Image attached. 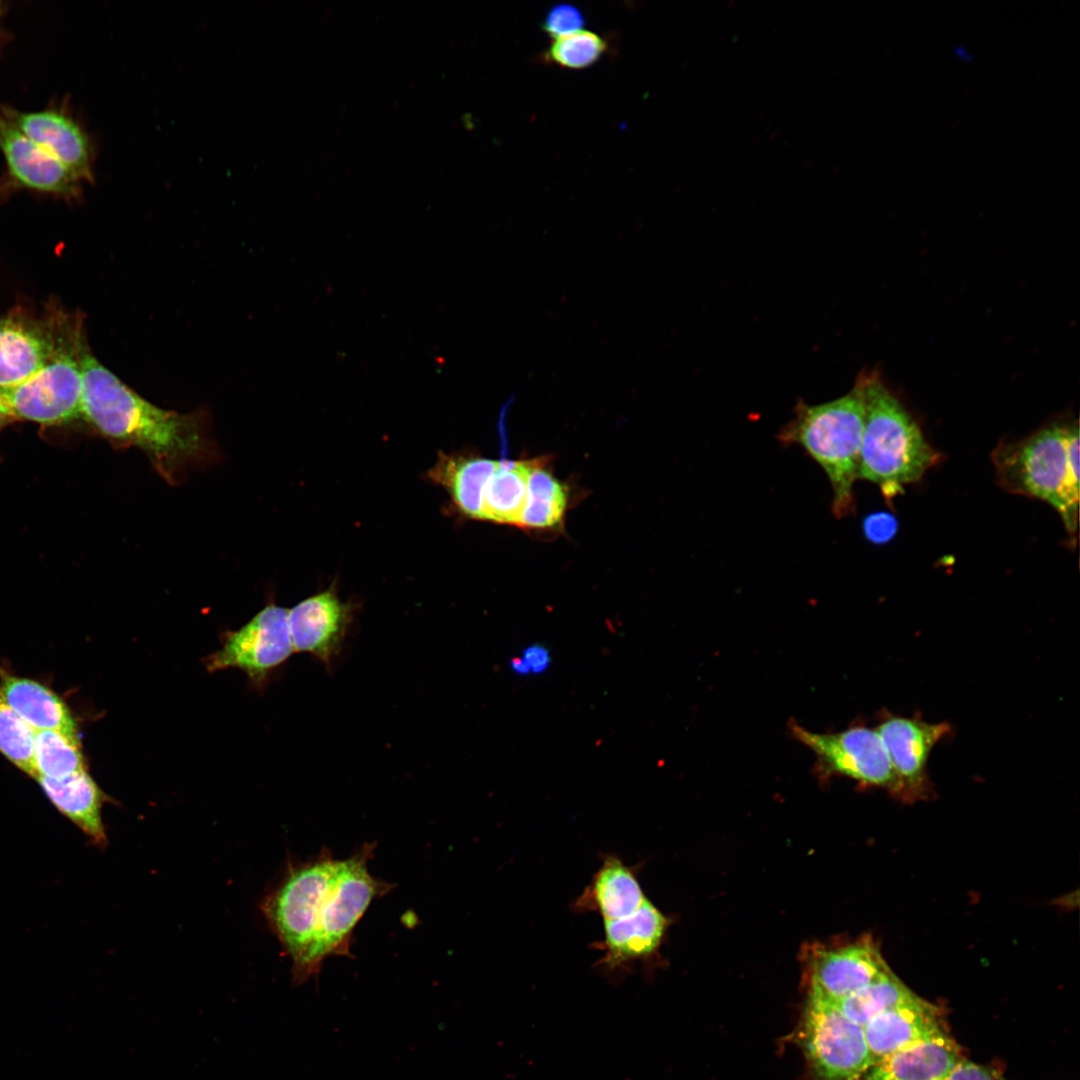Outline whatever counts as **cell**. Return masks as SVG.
Masks as SVG:
<instances>
[{
	"instance_id": "obj_1",
	"label": "cell",
	"mask_w": 1080,
	"mask_h": 1080,
	"mask_svg": "<svg viewBox=\"0 0 1080 1080\" xmlns=\"http://www.w3.org/2000/svg\"><path fill=\"white\" fill-rule=\"evenodd\" d=\"M81 419L107 438L142 449L165 472L198 456L203 434L198 418L160 408L127 386L91 353L81 352Z\"/></svg>"
},
{
	"instance_id": "obj_2",
	"label": "cell",
	"mask_w": 1080,
	"mask_h": 1080,
	"mask_svg": "<svg viewBox=\"0 0 1080 1080\" xmlns=\"http://www.w3.org/2000/svg\"><path fill=\"white\" fill-rule=\"evenodd\" d=\"M863 389L864 427L859 479L876 484L883 497L903 494L936 465L940 454L875 372L859 375Z\"/></svg>"
},
{
	"instance_id": "obj_3",
	"label": "cell",
	"mask_w": 1080,
	"mask_h": 1080,
	"mask_svg": "<svg viewBox=\"0 0 1080 1080\" xmlns=\"http://www.w3.org/2000/svg\"><path fill=\"white\" fill-rule=\"evenodd\" d=\"M863 427V389L857 377L853 388L833 401L810 405L799 400L793 419L778 434L783 445L801 446L826 473L838 519L855 511Z\"/></svg>"
},
{
	"instance_id": "obj_4",
	"label": "cell",
	"mask_w": 1080,
	"mask_h": 1080,
	"mask_svg": "<svg viewBox=\"0 0 1080 1080\" xmlns=\"http://www.w3.org/2000/svg\"><path fill=\"white\" fill-rule=\"evenodd\" d=\"M337 863L328 848L305 862L291 863L279 886L261 904L271 930L292 961L296 984L318 974L313 957L321 909Z\"/></svg>"
},
{
	"instance_id": "obj_5",
	"label": "cell",
	"mask_w": 1080,
	"mask_h": 1080,
	"mask_svg": "<svg viewBox=\"0 0 1080 1080\" xmlns=\"http://www.w3.org/2000/svg\"><path fill=\"white\" fill-rule=\"evenodd\" d=\"M54 342L49 358L27 381L0 391L15 418L45 425L81 418V352L86 341L82 320L51 310Z\"/></svg>"
},
{
	"instance_id": "obj_6",
	"label": "cell",
	"mask_w": 1080,
	"mask_h": 1080,
	"mask_svg": "<svg viewBox=\"0 0 1080 1080\" xmlns=\"http://www.w3.org/2000/svg\"><path fill=\"white\" fill-rule=\"evenodd\" d=\"M1069 427L1053 423L1023 440L1001 441L992 452V461L1002 488L1053 506L1072 538L1078 526L1079 497L1068 481Z\"/></svg>"
},
{
	"instance_id": "obj_7",
	"label": "cell",
	"mask_w": 1080,
	"mask_h": 1080,
	"mask_svg": "<svg viewBox=\"0 0 1080 1080\" xmlns=\"http://www.w3.org/2000/svg\"><path fill=\"white\" fill-rule=\"evenodd\" d=\"M375 842L365 843L346 859H338L336 872L323 901L314 967L319 973L330 956L352 957L353 931L370 904L386 895L394 885L374 877L368 869Z\"/></svg>"
},
{
	"instance_id": "obj_8",
	"label": "cell",
	"mask_w": 1080,
	"mask_h": 1080,
	"mask_svg": "<svg viewBox=\"0 0 1080 1080\" xmlns=\"http://www.w3.org/2000/svg\"><path fill=\"white\" fill-rule=\"evenodd\" d=\"M810 1080H858L874 1062L863 1027L808 996L796 1030Z\"/></svg>"
},
{
	"instance_id": "obj_9",
	"label": "cell",
	"mask_w": 1080,
	"mask_h": 1080,
	"mask_svg": "<svg viewBox=\"0 0 1080 1080\" xmlns=\"http://www.w3.org/2000/svg\"><path fill=\"white\" fill-rule=\"evenodd\" d=\"M792 732L816 755L823 770L885 788L900 798L898 779L876 729L854 726L836 733H818L793 725Z\"/></svg>"
},
{
	"instance_id": "obj_10",
	"label": "cell",
	"mask_w": 1080,
	"mask_h": 1080,
	"mask_svg": "<svg viewBox=\"0 0 1080 1080\" xmlns=\"http://www.w3.org/2000/svg\"><path fill=\"white\" fill-rule=\"evenodd\" d=\"M288 612L269 604L240 629L226 633L221 649L205 661L208 671L235 667L263 683L294 652Z\"/></svg>"
},
{
	"instance_id": "obj_11",
	"label": "cell",
	"mask_w": 1080,
	"mask_h": 1080,
	"mask_svg": "<svg viewBox=\"0 0 1080 1080\" xmlns=\"http://www.w3.org/2000/svg\"><path fill=\"white\" fill-rule=\"evenodd\" d=\"M900 786V799L927 798L931 784L927 764L933 748L951 732L947 722L887 715L875 728Z\"/></svg>"
},
{
	"instance_id": "obj_12",
	"label": "cell",
	"mask_w": 1080,
	"mask_h": 1080,
	"mask_svg": "<svg viewBox=\"0 0 1080 1080\" xmlns=\"http://www.w3.org/2000/svg\"><path fill=\"white\" fill-rule=\"evenodd\" d=\"M890 971L878 946L868 937L837 948L815 950L809 961L808 996L834 1002Z\"/></svg>"
},
{
	"instance_id": "obj_13",
	"label": "cell",
	"mask_w": 1080,
	"mask_h": 1080,
	"mask_svg": "<svg viewBox=\"0 0 1080 1080\" xmlns=\"http://www.w3.org/2000/svg\"><path fill=\"white\" fill-rule=\"evenodd\" d=\"M352 616V606L333 588L302 600L288 612L294 652L309 653L330 667L342 648Z\"/></svg>"
},
{
	"instance_id": "obj_14",
	"label": "cell",
	"mask_w": 1080,
	"mask_h": 1080,
	"mask_svg": "<svg viewBox=\"0 0 1080 1080\" xmlns=\"http://www.w3.org/2000/svg\"><path fill=\"white\" fill-rule=\"evenodd\" d=\"M51 318L24 312L0 317V391L27 381L45 364L53 348Z\"/></svg>"
},
{
	"instance_id": "obj_15",
	"label": "cell",
	"mask_w": 1080,
	"mask_h": 1080,
	"mask_svg": "<svg viewBox=\"0 0 1080 1080\" xmlns=\"http://www.w3.org/2000/svg\"><path fill=\"white\" fill-rule=\"evenodd\" d=\"M4 117L68 168L79 181L93 180L91 144L71 117L56 110L30 113L6 110Z\"/></svg>"
},
{
	"instance_id": "obj_16",
	"label": "cell",
	"mask_w": 1080,
	"mask_h": 1080,
	"mask_svg": "<svg viewBox=\"0 0 1080 1080\" xmlns=\"http://www.w3.org/2000/svg\"><path fill=\"white\" fill-rule=\"evenodd\" d=\"M0 150L16 186L70 198L79 195L74 174L5 117H0Z\"/></svg>"
},
{
	"instance_id": "obj_17",
	"label": "cell",
	"mask_w": 1080,
	"mask_h": 1080,
	"mask_svg": "<svg viewBox=\"0 0 1080 1080\" xmlns=\"http://www.w3.org/2000/svg\"><path fill=\"white\" fill-rule=\"evenodd\" d=\"M603 921L600 948L604 954L598 965L611 976L649 959L658 950L667 928L666 917L647 897L630 915Z\"/></svg>"
},
{
	"instance_id": "obj_18",
	"label": "cell",
	"mask_w": 1080,
	"mask_h": 1080,
	"mask_svg": "<svg viewBox=\"0 0 1080 1080\" xmlns=\"http://www.w3.org/2000/svg\"><path fill=\"white\" fill-rule=\"evenodd\" d=\"M863 1030L874 1062L946 1032L939 1009L918 995L873 1017Z\"/></svg>"
},
{
	"instance_id": "obj_19",
	"label": "cell",
	"mask_w": 1080,
	"mask_h": 1080,
	"mask_svg": "<svg viewBox=\"0 0 1080 1080\" xmlns=\"http://www.w3.org/2000/svg\"><path fill=\"white\" fill-rule=\"evenodd\" d=\"M963 1059L945 1032L878 1059L858 1080H947Z\"/></svg>"
},
{
	"instance_id": "obj_20",
	"label": "cell",
	"mask_w": 1080,
	"mask_h": 1080,
	"mask_svg": "<svg viewBox=\"0 0 1080 1080\" xmlns=\"http://www.w3.org/2000/svg\"><path fill=\"white\" fill-rule=\"evenodd\" d=\"M51 803L96 846L107 845L102 808L108 796L87 770L63 778H35Z\"/></svg>"
},
{
	"instance_id": "obj_21",
	"label": "cell",
	"mask_w": 1080,
	"mask_h": 1080,
	"mask_svg": "<svg viewBox=\"0 0 1080 1080\" xmlns=\"http://www.w3.org/2000/svg\"><path fill=\"white\" fill-rule=\"evenodd\" d=\"M645 899L632 868L619 857L607 855L575 904L580 910L597 911L603 920H611L630 915Z\"/></svg>"
},
{
	"instance_id": "obj_22",
	"label": "cell",
	"mask_w": 1080,
	"mask_h": 1080,
	"mask_svg": "<svg viewBox=\"0 0 1080 1080\" xmlns=\"http://www.w3.org/2000/svg\"><path fill=\"white\" fill-rule=\"evenodd\" d=\"M498 465L481 456L440 452L427 476L448 492L462 514L481 520L484 490Z\"/></svg>"
},
{
	"instance_id": "obj_23",
	"label": "cell",
	"mask_w": 1080,
	"mask_h": 1080,
	"mask_svg": "<svg viewBox=\"0 0 1080 1080\" xmlns=\"http://www.w3.org/2000/svg\"><path fill=\"white\" fill-rule=\"evenodd\" d=\"M0 694L34 731H58L79 740L77 725L70 710L59 696L41 683L4 675Z\"/></svg>"
},
{
	"instance_id": "obj_24",
	"label": "cell",
	"mask_w": 1080,
	"mask_h": 1080,
	"mask_svg": "<svg viewBox=\"0 0 1080 1080\" xmlns=\"http://www.w3.org/2000/svg\"><path fill=\"white\" fill-rule=\"evenodd\" d=\"M541 459L499 461L484 490L481 520L518 526L530 475Z\"/></svg>"
},
{
	"instance_id": "obj_25",
	"label": "cell",
	"mask_w": 1080,
	"mask_h": 1080,
	"mask_svg": "<svg viewBox=\"0 0 1080 1080\" xmlns=\"http://www.w3.org/2000/svg\"><path fill=\"white\" fill-rule=\"evenodd\" d=\"M567 504V488L546 468V459L542 458L530 475L518 527L554 528L563 520Z\"/></svg>"
},
{
	"instance_id": "obj_26",
	"label": "cell",
	"mask_w": 1080,
	"mask_h": 1080,
	"mask_svg": "<svg viewBox=\"0 0 1080 1080\" xmlns=\"http://www.w3.org/2000/svg\"><path fill=\"white\" fill-rule=\"evenodd\" d=\"M916 996L890 971L854 993L828 1003L832 1004L850 1021L863 1027L878 1014Z\"/></svg>"
},
{
	"instance_id": "obj_27",
	"label": "cell",
	"mask_w": 1080,
	"mask_h": 1080,
	"mask_svg": "<svg viewBox=\"0 0 1080 1080\" xmlns=\"http://www.w3.org/2000/svg\"><path fill=\"white\" fill-rule=\"evenodd\" d=\"M34 767V778H63L87 770L80 740L58 731H35Z\"/></svg>"
},
{
	"instance_id": "obj_28",
	"label": "cell",
	"mask_w": 1080,
	"mask_h": 1080,
	"mask_svg": "<svg viewBox=\"0 0 1080 1080\" xmlns=\"http://www.w3.org/2000/svg\"><path fill=\"white\" fill-rule=\"evenodd\" d=\"M35 731L5 702L0 694V752L16 767L35 777Z\"/></svg>"
},
{
	"instance_id": "obj_29",
	"label": "cell",
	"mask_w": 1080,
	"mask_h": 1080,
	"mask_svg": "<svg viewBox=\"0 0 1080 1080\" xmlns=\"http://www.w3.org/2000/svg\"><path fill=\"white\" fill-rule=\"evenodd\" d=\"M607 49L606 41L591 31H578L558 38L544 54L547 62L569 69H582L597 62Z\"/></svg>"
},
{
	"instance_id": "obj_30",
	"label": "cell",
	"mask_w": 1080,
	"mask_h": 1080,
	"mask_svg": "<svg viewBox=\"0 0 1080 1080\" xmlns=\"http://www.w3.org/2000/svg\"><path fill=\"white\" fill-rule=\"evenodd\" d=\"M583 25V13L576 6L557 4L546 13L542 29L553 38H561L578 32Z\"/></svg>"
},
{
	"instance_id": "obj_31",
	"label": "cell",
	"mask_w": 1080,
	"mask_h": 1080,
	"mask_svg": "<svg viewBox=\"0 0 1080 1080\" xmlns=\"http://www.w3.org/2000/svg\"><path fill=\"white\" fill-rule=\"evenodd\" d=\"M551 664L549 651L541 645H530L522 650L521 655L511 660L512 671L519 675L540 674Z\"/></svg>"
},
{
	"instance_id": "obj_32",
	"label": "cell",
	"mask_w": 1080,
	"mask_h": 1080,
	"mask_svg": "<svg viewBox=\"0 0 1080 1080\" xmlns=\"http://www.w3.org/2000/svg\"><path fill=\"white\" fill-rule=\"evenodd\" d=\"M897 530V519L888 512L871 513L863 521L864 535L873 544L889 542Z\"/></svg>"
},
{
	"instance_id": "obj_33",
	"label": "cell",
	"mask_w": 1080,
	"mask_h": 1080,
	"mask_svg": "<svg viewBox=\"0 0 1080 1080\" xmlns=\"http://www.w3.org/2000/svg\"><path fill=\"white\" fill-rule=\"evenodd\" d=\"M947 1080H1007L995 1069L963 1059Z\"/></svg>"
},
{
	"instance_id": "obj_34",
	"label": "cell",
	"mask_w": 1080,
	"mask_h": 1080,
	"mask_svg": "<svg viewBox=\"0 0 1080 1080\" xmlns=\"http://www.w3.org/2000/svg\"><path fill=\"white\" fill-rule=\"evenodd\" d=\"M14 415L3 395L0 393V428L14 419Z\"/></svg>"
},
{
	"instance_id": "obj_35",
	"label": "cell",
	"mask_w": 1080,
	"mask_h": 1080,
	"mask_svg": "<svg viewBox=\"0 0 1080 1080\" xmlns=\"http://www.w3.org/2000/svg\"><path fill=\"white\" fill-rule=\"evenodd\" d=\"M0 5H1V2H0Z\"/></svg>"
}]
</instances>
